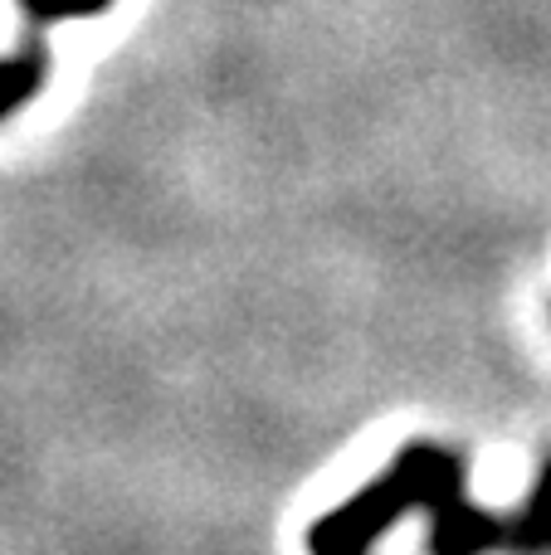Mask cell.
<instances>
[{"label": "cell", "mask_w": 551, "mask_h": 555, "mask_svg": "<svg viewBox=\"0 0 551 555\" xmlns=\"http://www.w3.org/2000/svg\"><path fill=\"white\" fill-rule=\"evenodd\" d=\"M508 555H551V453L527 507L508 517Z\"/></svg>", "instance_id": "obj_2"}, {"label": "cell", "mask_w": 551, "mask_h": 555, "mask_svg": "<svg viewBox=\"0 0 551 555\" xmlns=\"http://www.w3.org/2000/svg\"><path fill=\"white\" fill-rule=\"evenodd\" d=\"M406 512H430V555L508 551V517L469 502L464 459L445 443H410L390 473L312 527L308 546L312 555H367L371 541Z\"/></svg>", "instance_id": "obj_1"}]
</instances>
